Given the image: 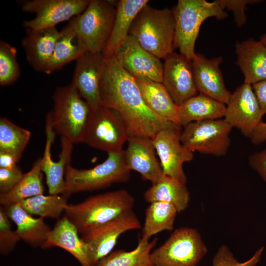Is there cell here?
I'll list each match as a JSON object with an SVG mask.
<instances>
[{"label": "cell", "instance_id": "obj_44", "mask_svg": "<svg viewBox=\"0 0 266 266\" xmlns=\"http://www.w3.org/2000/svg\"><path fill=\"white\" fill-rule=\"evenodd\" d=\"M260 41L266 46V33L260 37Z\"/></svg>", "mask_w": 266, "mask_h": 266}, {"label": "cell", "instance_id": "obj_36", "mask_svg": "<svg viewBox=\"0 0 266 266\" xmlns=\"http://www.w3.org/2000/svg\"><path fill=\"white\" fill-rule=\"evenodd\" d=\"M264 250V247H260L250 259L240 262L227 245H222L213 258L212 266H256L261 260Z\"/></svg>", "mask_w": 266, "mask_h": 266}, {"label": "cell", "instance_id": "obj_42", "mask_svg": "<svg viewBox=\"0 0 266 266\" xmlns=\"http://www.w3.org/2000/svg\"><path fill=\"white\" fill-rule=\"evenodd\" d=\"M254 145H260L266 141V122H261L249 137Z\"/></svg>", "mask_w": 266, "mask_h": 266}, {"label": "cell", "instance_id": "obj_5", "mask_svg": "<svg viewBox=\"0 0 266 266\" xmlns=\"http://www.w3.org/2000/svg\"><path fill=\"white\" fill-rule=\"evenodd\" d=\"M102 163L89 169H78L68 164L65 180V189L62 194L69 198L73 193L103 189L114 183L128 182L131 170L124 160V150L107 153Z\"/></svg>", "mask_w": 266, "mask_h": 266}, {"label": "cell", "instance_id": "obj_27", "mask_svg": "<svg viewBox=\"0 0 266 266\" xmlns=\"http://www.w3.org/2000/svg\"><path fill=\"white\" fill-rule=\"evenodd\" d=\"M226 105L204 95L198 94L178 106V124L181 127L193 122L224 117Z\"/></svg>", "mask_w": 266, "mask_h": 266}, {"label": "cell", "instance_id": "obj_3", "mask_svg": "<svg viewBox=\"0 0 266 266\" xmlns=\"http://www.w3.org/2000/svg\"><path fill=\"white\" fill-rule=\"evenodd\" d=\"M175 20L172 10L156 9L148 4L135 17L129 32L146 50L160 59L172 53Z\"/></svg>", "mask_w": 266, "mask_h": 266}, {"label": "cell", "instance_id": "obj_20", "mask_svg": "<svg viewBox=\"0 0 266 266\" xmlns=\"http://www.w3.org/2000/svg\"><path fill=\"white\" fill-rule=\"evenodd\" d=\"M127 142V147L124 150L127 167L138 172L152 184L157 182L164 173L151 139L145 136H132L129 137Z\"/></svg>", "mask_w": 266, "mask_h": 266}, {"label": "cell", "instance_id": "obj_14", "mask_svg": "<svg viewBox=\"0 0 266 266\" xmlns=\"http://www.w3.org/2000/svg\"><path fill=\"white\" fill-rule=\"evenodd\" d=\"M264 115L252 85L244 83L232 94L224 119L249 138Z\"/></svg>", "mask_w": 266, "mask_h": 266}, {"label": "cell", "instance_id": "obj_25", "mask_svg": "<svg viewBox=\"0 0 266 266\" xmlns=\"http://www.w3.org/2000/svg\"><path fill=\"white\" fill-rule=\"evenodd\" d=\"M3 207L10 220L15 223L20 239L33 248H41L51 230L44 222V218L33 217L19 202Z\"/></svg>", "mask_w": 266, "mask_h": 266}, {"label": "cell", "instance_id": "obj_37", "mask_svg": "<svg viewBox=\"0 0 266 266\" xmlns=\"http://www.w3.org/2000/svg\"><path fill=\"white\" fill-rule=\"evenodd\" d=\"M21 240L16 230H12L10 219L2 206L0 208V252L6 255Z\"/></svg>", "mask_w": 266, "mask_h": 266}, {"label": "cell", "instance_id": "obj_1", "mask_svg": "<svg viewBox=\"0 0 266 266\" xmlns=\"http://www.w3.org/2000/svg\"><path fill=\"white\" fill-rule=\"evenodd\" d=\"M100 90L102 105L120 115L129 137L152 138L174 124L162 119L146 105L135 78L121 66L115 56L105 59Z\"/></svg>", "mask_w": 266, "mask_h": 266}, {"label": "cell", "instance_id": "obj_33", "mask_svg": "<svg viewBox=\"0 0 266 266\" xmlns=\"http://www.w3.org/2000/svg\"><path fill=\"white\" fill-rule=\"evenodd\" d=\"M68 198L61 195H38L24 200L20 204L29 214L59 219L67 205Z\"/></svg>", "mask_w": 266, "mask_h": 266}, {"label": "cell", "instance_id": "obj_4", "mask_svg": "<svg viewBox=\"0 0 266 266\" xmlns=\"http://www.w3.org/2000/svg\"><path fill=\"white\" fill-rule=\"evenodd\" d=\"M175 20L174 46L180 53L192 60L195 45L202 23L207 18L228 17L218 0H179L172 10Z\"/></svg>", "mask_w": 266, "mask_h": 266}, {"label": "cell", "instance_id": "obj_9", "mask_svg": "<svg viewBox=\"0 0 266 266\" xmlns=\"http://www.w3.org/2000/svg\"><path fill=\"white\" fill-rule=\"evenodd\" d=\"M129 137L126 126L114 110L101 106L91 109L82 142L107 153L123 150Z\"/></svg>", "mask_w": 266, "mask_h": 266}, {"label": "cell", "instance_id": "obj_22", "mask_svg": "<svg viewBox=\"0 0 266 266\" xmlns=\"http://www.w3.org/2000/svg\"><path fill=\"white\" fill-rule=\"evenodd\" d=\"M79 234L75 226L64 216L57 220L41 248H61L72 255L81 266H93L88 246Z\"/></svg>", "mask_w": 266, "mask_h": 266}, {"label": "cell", "instance_id": "obj_41", "mask_svg": "<svg viewBox=\"0 0 266 266\" xmlns=\"http://www.w3.org/2000/svg\"><path fill=\"white\" fill-rule=\"evenodd\" d=\"M252 86L263 114H266V80L254 84Z\"/></svg>", "mask_w": 266, "mask_h": 266}, {"label": "cell", "instance_id": "obj_7", "mask_svg": "<svg viewBox=\"0 0 266 266\" xmlns=\"http://www.w3.org/2000/svg\"><path fill=\"white\" fill-rule=\"evenodd\" d=\"M116 12L114 2L90 0L71 22L78 45L85 51L102 53L109 40Z\"/></svg>", "mask_w": 266, "mask_h": 266}, {"label": "cell", "instance_id": "obj_16", "mask_svg": "<svg viewBox=\"0 0 266 266\" xmlns=\"http://www.w3.org/2000/svg\"><path fill=\"white\" fill-rule=\"evenodd\" d=\"M105 59L102 53L84 52L76 60L71 83L91 109L101 106L100 85Z\"/></svg>", "mask_w": 266, "mask_h": 266}, {"label": "cell", "instance_id": "obj_8", "mask_svg": "<svg viewBox=\"0 0 266 266\" xmlns=\"http://www.w3.org/2000/svg\"><path fill=\"white\" fill-rule=\"evenodd\" d=\"M207 253L198 232L191 228L175 230L160 246L153 250L155 266H197Z\"/></svg>", "mask_w": 266, "mask_h": 266}, {"label": "cell", "instance_id": "obj_15", "mask_svg": "<svg viewBox=\"0 0 266 266\" xmlns=\"http://www.w3.org/2000/svg\"><path fill=\"white\" fill-rule=\"evenodd\" d=\"M162 83L178 106L198 94L192 61L173 52L165 59Z\"/></svg>", "mask_w": 266, "mask_h": 266}, {"label": "cell", "instance_id": "obj_10", "mask_svg": "<svg viewBox=\"0 0 266 266\" xmlns=\"http://www.w3.org/2000/svg\"><path fill=\"white\" fill-rule=\"evenodd\" d=\"M183 127L181 141L192 152L197 151L216 157L227 153L233 128L224 119L193 122Z\"/></svg>", "mask_w": 266, "mask_h": 266}, {"label": "cell", "instance_id": "obj_32", "mask_svg": "<svg viewBox=\"0 0 266 266\" xmlns=\"http://www.w3.org/2000/svg\"><path fill=\"white\" fill-rule=\"evenodd\" d=\"M157 241V237L151 241L139 239L134 249L112 251L100 261L97 266H155L151 260V254Z\"/></svg>", "mask_w": 266, "mask_h": 266}, {"label": "cell", "instance_id": "obj_18", "mask_svg": "<svg viewBox=\"0 0 266 266\" xmlns=\"http://www.w3.org/2000/svg\"><path fill=\"white\" fill-rule=\"evenodd\" d=\"M46 143L42 156V171L46 176V182L50 195L62 194L65 189V175L66 166L70 164L73 150V143L61 137L59 159L54 161L51 149L56 133L52 124L51 112H48L45 121Z\"/></svg>", "mask_w": 266, "mask_h": 266}, {"label": "cell", "instance_id": "obj_2", "mask_svg": "<svg viewBox=\"0 0 266 266\" xmlns=\"http://www.w3.org/2000/svg\"><path fill=\"white\" fill-rule=\"evenodd\" d=\"M133 197L124 189L90 196L76 204H67L64 216L83 235L132 211Z\"/></svg>", "mask_w": 266, "mask_h": 266}, {"label": "cell", "instance_id": "obj_12", "mask_svg": "<svg viewBox=\"0 0 266 266\" xmlns=\"http://www.w3.org/2000/svg\"><path fill=\"white\" fill-rule=\"evenodd\" d=\"M90 0H27L22 1L21 9L35 13L34 18L23 22L25 29H43L55 27L58 24L82 13Z\"/></svg>", "mask_w": 266, "mask_h": 266}, {"label": "cell", "instance_id": "obj_21", "mask_svg": "<svg viewBox=\"0 0 266 266\" xmlns=\"http://www.w3.org/2000/svg\"><path fill=\"white\" fill-rule=\"evenodd\" d=\"M26 30L21 46L26 60L34 70L44 73L61 31L56 27Z\"/></svg>", "mask_w": 266, "mask_h": 266}, {"label": "cell", "instance_id": "obj_19", "mask_svg": "<svg viewBox=\"0 0 266 266\" xmlns=\"http://www.w3.org/2000/svg\"><path fill=\"white\" fill-rule=\"evenodd\" d=\"M192 61L198 93L227 105L232 93L226 87L219 67L223 58L208 59L203 54L196 53Z\"/></svg>", "mask_w": 266, "mask_h": 266}, {"label": "cell", "instance_id": "obj_39", "mask_svg": "<svg viewBox=\"0 0 266 266\" xmlns=\"http://www.w3.org/2000/svg\"><path fill=\"white\" fill-rule=\"evenodd\" d=\"M24 174L17 165L10 168H0V193H6L11 191L21 180Z\"/></svg>", "mask_w": 266, "mask_h": 266}, {"label": "cell", "instance_id": "obj_11", "mask_svg": "<svg viewBox=\"0 0 266 266\" xmlns=\"http://www.w3.org/2000/svg\"><path fill=\"white\" fill-rule=\"evenodd\" d=\"M181 128L174 123L158 132L151 139L164 174L186 184L187 177L183 166L193 159L194 153L181 141Z\"/></svg>", "mask_w": 266, "mask_h": 266}, {"label": "cell", "instance_id": "obj_34", "mask_svg": "<svg viewBox=\"0 0 266 266\" xmlns=\"http://www.w3.org/2000/svg\"><path fill=\"white\" fill-rule=\"evenodd\" d=\"M31 136L29 130L8 119L0 118V152L12 154L20 159Z\"/></svg>", "mask_w": 266, "mask_h": 266}, {"label": "cell", "instance_id": "obj_40", "mask_svg": "<svg viewBox=\"0 0 266 266\" xmlns=\"http://www.w3.org/2000/svg\"><path fill=\"white\" fill-rule=\"evenodd\" d=\"M251 167L266 182V149L255 152L248 158Z\"/></svg>", "mask_w": 266, "mask_h": 266}, {"label": "cell", "instance_id": "obj_13", "mask_svg": "<svg viewBox=\"0 0 266 266\" xmlns=\"http://www.w3.org/2000/svg\"><path fill=\"white\" fill-rule=\"evenodd\" d=\"M140 228L139 219L132 211L82 235V238L88 246L92 266H97L112 251L122 234Z\"/></svg>", "mask_w": 266, "mask_h": 266}, {"label": "cell", "instance_id": "obj_23", "mask_svg": "<svg viewBox=\"0 0 266 266\" xmlns=\"http://www.w3.org/2000/svg\"><path fill=\"white\" fill-rule=\"evenodd\" d=\"M235 51L244 83L252 85L266 80V46L262 42L253 38L237 41Z\"/></svg>", "mask_w": 266, "mask_h": 266}, {"label": "cell", "instance_id": "obj_24", "mask_svg": "<svg viewBox=\"0 0 266 266\" xmlns=\"http://www.w3.org/2000/svg\"><path fill=\"white\" fill-rule=\"evenodd\" d=\"M148 2V0H120L117 2L111 33L102 52L105 59L114 56L121 44L129 35L135 17Z\"/></svg>", "mask_w": 266, "mask_h": 266}, {"label": "cell", "instance_id": "obj_43", "mask_svg": "<svg viewBox=\"0 0 266 266\" xmlns=\"http://www.w3.org/2000/svg\"><path fill=\"white\" fill-rule=\"evenodd\" d=\"M19 160V158L12 154L0 152V168H12L17 165Z\"/></svg>", "mask_w": 266, "mask_h": 266}, {"label": "cell", "instance_id": "obj_30", "mask_svg": "<svg viewBox=\"0 0 266 266\" xmlns=\"http://www.w3.org/2000/svg\"><path fill=\"white\" fill-rule=\"evenodd\" d=\"M178 212L171 203L163 201L150 203L145 210V220L140 239L149 241L153 235L171 231Z\"/></svg>", "mask_w": 266, "mask_h": 266}, {"label": "cell", "instance_id": "obj_31", "mask_svg": "<svg viewBox=\"0 0 266 266\" xmlns=\"http://www.w3.org/2000/svg\"><path fill=\"white\" fill-rule=\"evenodd\" d=\"M85 51L78 45L72 25L69 21L61 31L44 73L49 74L76 60Z\"/></svg>", "mask_w": 266, "mask_h": 266}, {"label": "cell", "instance_id": "obj_29", "mask_svg": "<svg viewBox=\"0 0 266 266\" xmlns=\"http://www.w3.org/2000/svg\"><path fill=\"white\" fill-rule=\"evenodd\" d=\"M42 158H39L32 168L24 173L18 183L9 192L0 193V203L7 207L31 197L43 194L42 182Z\"/></svg>", "mask_w": 266, "mask_h": 266}, {"label": "cell", "instance_id": "obj_17", "mask_svg": "<svg viewBox=\"0 0 266 266\" xmlns=\"http://www.w3.org/2000/svg\"><path fill=\"white\" fill-rule=\"evenodd\" d=\"M115 57L134 78H145L162 83L163 65L160 59L144 49L129 35L116 50Z\"/></svg>", "mask_w": 266, "mask_h": 266}, {"label": "cell", "instance_id": "obj_28", "mask_svg": "<svg viewBox=\"0 0 266 266\" xmlns=\"http://www.w3.org/2000/svg\"><path fill=\"white\" fill-rule=\"evenodd\" d=\"M143 197L149 203L163 201L171 203L178 213L185 210L190 201V193L186 184L164 174L146 190Z\"/></svg>", "mask_w": 266, "mask_h": 266}, {"label": "cell", "instance_id": "obj_35", "mask_svg": "<svg viewBox=\"0 0 266 266\" xmlns=\"http://www.w3.org/2000/svg\"><path fill=\"white\" fill-rule=\"evenodd\" d=\"M16 48L9 43L0 41V85L10 86L19 78L20 69Z\"/></svg>", "mask_w": 266, "mask_h": 266}, {"label": "cell", "instance_id": "obj_6", "mask_svg": "<svg viewBox=\"0 0 266 266\" xmlns=\"http://www.w3.org/2000/svg\"><path fill=\"white\" fill-rule=\"evenodd\" d=\"M52 98L55 133L73 143L82 142L91 112L88 104L71 83L57 87Z\"/></svg>", "mask_w": 266, "mask_h": 266}, {"label": "cell", "instance_id": "obj_38", "mask_svg": "<svg viewBox=\"0 0 266 266\" xmlns=\"http://www.w3.org/2000/svg\"><path fill=\"white\" fill-rule=\"evenodd\" d=\"M218 1L224 10L227 9L233 12L236 26L239 28L242 27L246 23L245 10L246 5L262 1L259 0H218Z\"/></svg>", "mask_w": 266, "mask_h": 266}, {"label": "cell", "instance_id": "obj_26", "mask_svg": "<svg viewBox=\"0 0 266 266\" xmlns=\"http://www.w3.org/2000/svg\"><path fill=\"white\" fill-rule=\"evenodd\" d=\"M146 105L165 121L178 124V106L161 82L148 78H135Z\"/></svg>", "mask_w": 266, "mask_h": 266}]
</instances>
